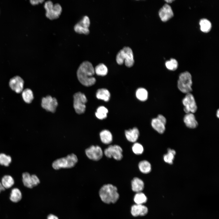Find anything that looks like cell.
<instances>
[{"label": "cell", "mask_w": 219, "mask_h": 219, "mask_svg": "<svg viewBox=\"0 0 219 219\" xmlns=\"http://www.w3.org/2000/svg\"><path fill=\"white\" fill-rule=\"evenodd\" d=\"M95 70L92 64L90 62L86 61L82 63L77 71L78 78L83 85L90 86L94 85L96 79L93 76Z\"/></svg>", "instance_id": "1"}, {"label": "cell", "mask_w": 219, "mask_h": 219, "mask_svg": "<svg viewBox=\"0 0 219 219\" xmlns=\"http://www.w3.org/2000/svg\"><path fill=\"white\" fill-rule=\"evenodd\" d=\"M99 195L102 200L106 203H115L119 196L116 187L110 184H105L101 187Z\"/></svg>", "instance_id": "2"}, {"label": "cell", "mask_w": 219, "mask_h": 219, "mask_svg": "<svg viewBox=\"0 0 219 219\" xmlns=\"http://www.w3.org/2000/svg\"><path fill=\"white\" fill-rule=\"evenodd\" d=\"M116 61L119 65H122L124 62L126 67H132L134 64V61L131 49L128 47H124L117 53Z\"/></svg>", "instance_id": "3"}, {"label": "cell", "mask_w": 219, "mask_h": 219, "mask_svg": "<svg viewBox=\"0 0 219 219\" xmlns=\"http://www.w3.org/2000/svg\"><path fill=\"white\" fill-rule=\"evenodd\" d=\"M78 161L76 155L72 153L66 157L55 160L52 163V166L55 170L61 168H70L74 167Z\"/></svg>", "instance_id": "4"}, {"label": "cell", "mask_w": 219, "mask_h": 219, "mask_svg": "<svg viewBox=\"0 0 219 219\" xmlns=\"http://www.w3.org/2000/svg\"><path fill=\"white\" fill-rule=\"evenodd\" d=\"M192 76L189 72L186 71L180 74L177 86L181 92L186 94L190 93L192 91Z\"/></svg>", "instance_id": "5"}, {"label": "cell", "mask_w": 219, "mask_h": 219, "mask_svg": "<svg viewBox=\"0 0 219 219\" xmlns=\"http://www.w3.org/2000/svg\"><path fill=\"white\" fill-rule=\"evenodd\" d=\"M44 7L46 11V16L50 20L58 18L62 11L61 6L60 4L56 3L53 4L50 1L46 2Z\"/></svg>", "instance_id": "6"}, {"label": "cell", "mask_w": 219, "mask_h": 219, "mask_svg": "<svg viewBox=\"0 0 219 219\" xmlns=\"http://www.w3.org/2000/svg\"><path fill=\"white\" fill-rule=\"evenodd\" d=\"M73 98V106L76 113L78 114L84 113L86 108L85 104L87 101L85 96L78 92L74 94Z\"/></svg>", "instance_id": "7"}, {"label": "cell", "mask_w": 219, "mask_h": 219, "mask_svg": "<svg viewBox=\"0 0 219 219\" xmlns=\"http://www.w3.org/2000/svg\"><path fill=\"white\" fill-rule=\"evenodd\" d=\"M123 151L122 148L119 145H111L104 150L103 153L108 158L112 157L116 160L119 161L123 157Z\"/></svg>", "instance_id": "8"}, {"label": "cell", "mask_w": 219, "mask_h": 219, "mask_svg": "<svg viewBox=\"0 0 219 219\" xmlns=\"http://www.w3.org/2000/svg\"><path fill=\"white\" fill-rule=\"evenodd\" d=\"M184 106V110L186 113H194L197 110V107L193 95L190 93L186 94L182 100Z\"/></svg>", "instance_id": "9"}, {"label": "cell", "mask_w": 219, "mask_h": 219, "mask_svg": "<svg viewBox=\"0 0 219 219\" xmlns=\"http://www.w3.org/2000/svg\"><path fill=\"white\" fill-rule=\"evenodd\" d=\"M85 153L89 159L98 161L103 157V152L102 148L98 145H92L85 150Z\"/></svg>", "instance_id": "10"}, {"label": "cell", "mask_w": 219, "mask_h": 219, "mask_svg": "<svg viewBox=\"0 0 219 219\" xmlns=\"http://www.w3.org/2000/svg\"><path fill=\"white\" fill-rule=\"evenodd\" d=\"M22 180L24 185L29 188H33L40 183V179L36 175H31L27 172H24L22 173Z\"/></svg>", "instance_id": "11"}, {"label": "cell", "mask_w": 219, "mask_h": 219, "mask_svg": "<svg viewBox=\"0 0 219 219\" xmlns=\"http://www.w3.org/2000/svg\"><path fill=\"white\" fill-rule=\"evenodd\" d=\"M57 105V99L51 96H47L42 99L41 106L47 111L53 113L55 112Z\"/></svg>", "instance_id": "12"}, {"label": "cell", "mask_w": 219, "mask_h": 219, "mask_svg": "<svg viewBox=\"0 0 219 219\" xmlns=\"http://www.w3.org/2000/svg\"><path fill=\"white\" fill-rule=\"evenodd\" d=\"M24 82L20 77L15 76L12 78L9 82V86L11 89L17 93L23 91Z\"/></svg>", "instance_id": "13"}, {"label": "cell", "mask_w": 219, "mask_h": 219, "mask_svg": "<svg viewBox=\"0 0 219 219\" xmlns=\"http://www.w3.org/2000/svg\"><path fill=\"white\" fill-rule=\"evenodd\" d=\"M159 15L161 20L165 22L173 16V13L171 6L167 4H165L159 10Z\"/></svg>", "instance_id": "14"}, {"label": "cell", "mask_w": 219, "mask_h": 219, "mask_svg": "<svg viewBox=\"0 0 219 219\" xmlns=\"http://www.w3.org/2000/svg\"><path fill=\"white\" fill-rule=\"evenodd\" d=\"M140 135L139 131L136 127H134L125 131L126 138L129 141L135 143L138 140Z\"/></svg>", "instance_id": "15"}, {"label": "cell", "mask_w": 219, "mask_h": 219, "mask_svg": "<svg viewBox=\"0 0 219 219\" xmlns=\"http://www.w3.org/2000/svg\"><path fill=\"white\" fill-rule=\"evenodd\" d=\"M131 212L132 215L134 217L144 216L148 213V209L142 204H136L132 207Z\"/></svg>", "instance_id": "16"}, {"label": "cell", "mask_w": 219, "mask_h": 219, "mask_svg": "<svg viewBox=\"0 0 219 219\" xmlns=\"http://www.w3.org/2000/svg\"><path fill=\"white\" fill-rule=\"evenodd\" d=\"M183 121L186 126L189 128H195L198 125L197 121L193 113H186L184 117Z\"/></svg>", "instance_id": "17"}, {"label": "cell", "mask_w": 219, "mask_h": 219, "mask_svg": "<svg viewBox=\"0 0 219 219\" xmlns=\"http://www.w3.org/2000/svg\"><path fill=\"white\" fill-rule=\"evenodd\" d=\"M151 124L153 129L159 133L162 134L165 131V124L157 117L152 120Z\"/></svg>", "instance_id": "18"}, {"label": "cell", "mask_w": 219, "mask_h": 219, "mask_svg": "<svg viewBox=\"0 0 219 219\" xmlns=\"http://www.w3.org/2000/svg\"><path fill=\"white\" fill-rule=\"evenodd\" d=\"M99 136L101 142L104 144H110L113 140V136L111 132L107 129L102 130L99 133Z\"/></svg>", "instance_id": "19"}, {"label": "cell", "mask_w": 219, "mask_h": 219, "mask_svg": "<svg viewBox=\"0 0 219 219\" xmlns=\"http://www.w3.org/2000/svg\"><path fill=\"white\" fill-rule=\"evenodd\" d=\"M131 184L132 190L136 192H141L144 188L143 181L138 177H134L131 181Z\"/></svg>", "instance_id": "20"}, {"label": "cell", "mask_w": 219, "mask_h": 219, "mask_svg": "<svg viewBox=\"0 0 219 219\" xmlns=\"http://www.w3.org/2000/svg\"><path fill=\"white\" fill-rule=\"evenodd\" d=\"M140 171L142 173L147 174L150 173L151 170V165L150 162L146 160L140 161L138 164Z\"/></svg>", "instance_id": "21"}, {"label": "cell", "mask_w": 219, "mask_h": 219, "mask_svg": "<svg viewBox=\"0 0 219 219\" xmlns=\"http://www.w3.org/2000/svg\"><path fill=\"white\" fill-rule=\"evenodd\" d=\"M96 96L98 99L103 100L105 102H108L109 100L110 94L107 89L102 88L97 90Z\"/></svg>", "instance_id": "22"}, {"label": "cell", "mask_w": 219, "mask_h": 219, "mask_svg": "<svg viewBox=\"0 0 219 219\" xmlns=\"http://www.w3.org/2000/svg\"><path fill=\"white\" fill-rule=\"evenodd\" d=\"M1 182L5 189H9L14 184L15 181L12 176L6 175L4 176L2 178Z\"/></svg>", "instance_id": "23"}, {"label": "cell", "mask_w": 219, "mask_h": 219, "mask_svg": "<svg viewBox=\"0 0 219 219\" xmlns=\"http://www.w3.org/2000/svg\"><path fill=\"white\" fill-rule=\"evenodd\" d=\"M22 194L20 190L18 188L12 189L10 193V200L12 202L16 203L22 199Z\"/></svg>", "instance_id": "24"}, {"label": "cell", "mask_w": 219, "mask_h": 219, "mask_svg": "<svg viewBox=\"0 0 219 219\" xmlns=\"http://www.w3.org/2000/svg\"><path fill=\"white\" fill-rule=\"evenodd\" d=\"M148 93L147 90L143 88H138L136 92L137 98L141 101L146 100L148 98Z\"/></svg>", "instance_id": "25"}, {"label": "cell", "mask_w": 219, "mask_h": 219, "mask_svg": "<svg viewBox=\"0 0 219 219\" xmlns=\"http://www.w3.org/2000/svg\"><path fill=\"white\" fill-rule=\"evenodd\" d=\"M176 154V152L174 150L170 148L168 149L167 153L163 156L164 161L169 164H172Z\"/></svg>", "instance_id": "26"}, {"label": "cell", "mask_w": 219, "mask_h": 219, "mask_svg": "<svg viewBox=\"0 0 219 219\" xmlns=\"http://www.w3.org/2000/svg\"><path fill=\"white\" fill-rule=\"evenodd\" d=\"M12 159L9 155L4 153H0V165L5 167H9L11 163Z\"/></svg>", "instance_id": "27"}, {"label": "cell", "mask_w": 219, "mask_h": 219, "mask_svg": "<svg viewBox=\"0 0 219 219\" xmlns=\"http://www.w3.org/2000/svg\"><path fill=\"white\" fill-rule=\"evenodd\" d=\"M108 112L107 108L103 106H101L98 108L95 113L96 117L100 120H103L107 117V114Z\"/></svg>", "instance_id": "28"}, {"label": "cell", "mask_w": 219, "mask_h": 219, "mask_svg": "<svg viewBox=\"0 0 219 219\" xmlns=\"http://www.w3.org/2000/svg\"><path fill=\"white\" fill-rule=\"evenodd\" d=\"M95 72L98 75L104 76L106 75L108 71V68L103 63H100L94 68Z\"/></svg>", "instance_id": "29"}, {"label": "cell", "mask_w": 219, "mask_h": 219, "mask_svg": "<svg viewBox=\"0 0 219 219\" xmlns=\"http://www.w3.org/2000/svg\"><path fill=\"white\" fill-rule=\"evenodd\" d=\"M22 96L23 100L27 103H31L33 99V92L29 89H26L23 91Z\"/></svg>", "instance_id": "30"}, {"label": "cell", "mask_w": 219, "mask_h": 219, "mask_svg": "<svg viewBox=\"0 0 219 219\" xmlns=\"http://www.w3.org/2000/svg\"><path fill=\"white\" fill-rule=\"evenodd\" d=\"M200 30L204 32L207 33L209 32L211 28V24L210 22L206 19H201L200 21Z\"/></svg>", "instance_id": "31"}, {"label": "cell", "mask_w": 219, "mask_h": 219, "mask_svg": "<svg viewBox=\"0 0 219 219\" xmlns=\"http://www.w3.org/2000/svg\"><path fill=\"white\" fill-rule=\"evenodd\" d=\"M134 200L136 204H142L146 202L147 198L145 194L141 192L137 193L134 196Z\"/></svg>", "instance_id": "32"}, {"label": "cell", "mask_w": 219, "mask_h": 219, "mask_svg": "<svg viewBox=\"0 0 219 219\" xmlns=\"http://www.w3.org/2000/svg\"><path fill=\"white\" fill-rule=\"evenodd\" d=\"M75 31L79 34H84L88 35L89 33V28L85 27L79 23H76L74 26Z\"/></svg>", "instance_id": "33"}, {"label": "cell", "mask_w": 219, "mask_h": 219, "mask_svg": "<svg viewBox=\"0 0 219 219\" xmlns=\"http://www.w3.org/2000/svg\"><path fill=\"white\" fill-rule=\"evenodd\" d=\"M132 149L133 153L136 155H140L142 154L144 151V148L143 145L138 142H135L133 145Z\"/></svg>", "instance_id": "34"}, {"label": "cell", "mask_w": 219, "mask_h": 219, "mask_svg": "<svg viewBox=\"0 0 219 219\" xmlns=\"http://www.w3.org/2000/svg\"><path fill=\"white\" fill-rule=\"evenodd\" d=\"M165 65L168 69L171 71H175L178 68V63L175 59L171 58L170 60L167 61L165 62Z\"/></svg>", "instance_id": "35"}, {"label": "cell", "mask_w": 219, "mask_h": 219, "mask_svg": "<svg viewBox=\"0 0 219 219\" xmlns=\"http://www.w3.org/2000/svg\"><path fill=\"white\" fill-rule=\"evenodd\" d=\"M84 27L89 28L90 25V20L89 17L87 16H85L79 22Z\"/></svg>", "instance_id": "36"}, {"label": "cell", "mask_w": 219, "mask_h": 219, "mask_svg": "<svg viewBox=\"0 0 219 219\" xmlns=\"http://www.w3.org/2000/svg\"><path fill=\"white\" fill-rule=\"evenodd\" d=\"M157 117L165 124H166V120L164 116L162 114H159L158 116Z\"/></svg>", "instance_id": "37"}, {"label": "cell", "mask_w": 219, "mask_h": 219, "mask_svg": "<svg viewBox=\"0 0 219 219\" xmlns=\"http://www.w3.org/2000/svg\"><path fill=\"white\" fill-rule=\"evenodd\" d=\"M44 1L43 0H30L31 4L33 5H37L40 3H42Z\"/></svg>", "instance_id": "38"}, {"label": "cell", "mask_w": 219, "mask_h": 219, "mask_svg": "<svg viewBox=\"0 0 219 219\" xmlns=\"http://www.w3.org/2000/svg\"><path fill=\"white\" fill-rule=\"evenodd\" d=\"M47 219H58V217L52 214L49 215L47 217Z\"/></svg>", "instance_id": "39"}, {"label": "cell", "mask_w": 219, "mask_h": 219, "mask_svg": "<svg viewBox=\"0 0 219 219\" xmlns=\"http://www.w3.org/2000/svg\"><path fill=\"white\" fill-rule=\"evenodd\" d=\"M5 189L3 187L1 182H0V193L1 191L4 190Z\"/></svg>", "instance_id": "40"}, {"label": "cell", "mask_w": 219, "mask_h": 219, "mask_svg": "<svg viewBox=\"0 0 219 219\" xmlns=\"http://www.w3.org/2000/svg\"><path fill=\"white\" fill-rule=\"evenodd\" d=\"M217 116L218 118L219 117V109H218L216 113Z\"/></svg>", "instance_id": "41"}, {"label": "cell", "mask_w": 219, "mask_h": 219, "mask_svg": "<svg viewBox=\"0 0 219 219\" xmlns=\"http://www.w3.org/2000/svg\"><path fill=\"white\" fill-rule=\"evenodd\" d=\"M166 2H167L169 3H171L172 2H173V0H166L165 1Z\"/></svg>", "instance_id": "42"}]
</instances>
